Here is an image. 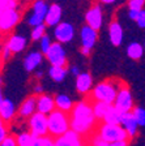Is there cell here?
<instances>
[{
  "instance_id": "6da1fadb",
  "label": "cell",
  "mask_w": 145,
  "mask_h": 146,
  "mask_svg": "<svg viewBox=\"0 0 145 146\" xmlns=\"http://www.w3.org/2000/svg\"><path fill=\"white\" fill-rule=\"evenodd\" d=\"M71 129L79 133L81 137L90 136L97 129V120L93 112V103L89 98L79 100L75 103V107L72 108L69 113Z\"/></svg>"
},
{
  "instance_id": "5b68a950",
  "label": "cell",
  "mask_w": 145,
  "mask_h": 146,
  "mask_svg": "<svg viewBox=\"0 0 145 146\" xmlns=\"http://www.w3.org/2000/svg\"><path fill=\"white\" fill-rule=\"evenodd\" d=\"M112 106L118 110L122 115H124V113H130V112L133 111V108H135L133 97H132V93H131V90H130V88H128L127 84H126L123 88L119 89L118 95H116V99H115V102H114Z\"/></svg>"
},
{
  "instance_id": "1f68e13d",
  "label": "cell",
  "mask_w": 145,
  "mask_h": 146,
  "mask_svg": "<svg viewBox=\"0 0 145 146\" xmlns=\"http://www.w3.org/2000/svg\"><path fill=\"white\" fill-rule=\"evenodd\" d=\"M17 0H5L1 7H0V17L4 15V13L9 12V11H13V9L17 8Z\"/></svg>"
},
{
  "instance_id": "d6a6232c",
  "label": "cell",
  "mask_w": 145,
  "mask_h": 146,
  "mask_svg": "<svg viewBox=\"0 0 145 146\" xmlns=\"http://www.w3.org/2000/svg\"><path fill=\"white\" fill-rule=\"evenodd\" d=\"M51 44H52L51 38H50V36L46 34L42 39L39 40V51L42 52L43 55H46L48 52V50H50V47H51Z\"/></svg>"
},
{
  "instance_id": "ffe728a7",
  "label": "cell",
  "mask_w": 145,
  "mask_h": 146,
  "mask_svg": "<svg viewBox=\"0 0 145 146\" xmlns=\"http://www.w3.org/2000/svg\"><path fill=\"white\" fill-rule=\"evenodd\" d=\"M26 44H27L26 38L24 35H18V34L9 36V39L5 43V46L12 51V54H18V52L24 51Z\"/></svg>"
},
{
  "instance_id": "f907efd6",
  "label": "cell",
  "mask_w": 145,
  "mask_h": 146,
  "mask_svg": "<svg viewBox=\"0 0 145 146\" xmlns=\"http://www.w3.org/2000/svg\"><path fill=\"white\" fill-rule=\"evenodd\" d=\"M81 146H89V145H88V143H86V142H84V143H82Z\"/></svg>"
},
{
  "instance_id": "7dc6e473",
  "label": "cell",
  "mask_w": 145,
  "mask_h": 146,
  "mask_svg": "<svg viewBox=\"0 0 145 146\" xmlns=\"http://www.w3.org/2000/svg\"><path fill=\"white\" fill-rule=\"evenodd\" d=\"M4 99H5V98L3 97V91H1V88H0V104L3 103V100H4Z\"/></svg>"
},
{
  "instance_id": "8d00e7d4",
  "label": "cell",
  "mask_w": 145,
  "mask_h": 146,
  "mask_svg": "<svg viewBox=\"0 0 145 146\" xmlns=\"http://www.w3.org/2000/svg\"><path fill=\"white\" fill-rule=\"evenodd\" d=\"M136 24L140 29H145V9L140 11L139 16H137V20H136Z\"/></svg>"
},
{
  "instance_id": "83f0119b",
  "label": "cell",
  "mask_w": 145,
  "mask_h": 146,
  "mask_svg": "<svg viewBox=\"0 0 145 146\" xmlns=\"http://www.w3.org/2000/svg\"><path fill=\"white\" fill-rule=\"evenodd\" d=\"M34 137L31 136L30 132H21L16 136V141H17L18 146H30L33 142Z\"/></svg>"
},
{
  "instance_id": "277c9868",
  "label": "cell",
  "mask_w": 145,
  "mask_h": 146,
  "mask_svg": "<svg viewBox=\"0 0 145 146\" xmlns=\"http://www.w3.org/2000/svg\"><path fill=\"white\" fill-rule=\"evenodd\" d=\"M96 133L106 142H120V141H130L127 132L124 131L122 125L116 124H106V123H100L97 127Z\"/></svg>"
},
{
  "instance_id": "d6986e66",
  "label": "cell",
  "mask_w": 145,
  "mask_h": 146,
  "mask_svg": "<svg viewBox=\"0 0 145 146\" xmlns=\"http://www.w3.org/2000/svg\"><path fill=\"white\" fill-rule=\"evenodd\" d=\"M120 125L124 128V131L127 132L130 140H133L137 134V131H139V125H137L136 120L133 117L132 112L130 113H124L123 117H122V123Z\"/></svg>"
},
{
  "instance_id": "ab89813d",
  "label": "cell",
  "mask_w": 145,
  "mask_h": 146,
  "mask_svg": "<svg viewBox=\"0 0 145 146\" xmlns=\"http://www.w3.org/2000/svg\"><path fill=\"white\" fill-rule=\"evenodd\" d=\"M33 91H34V94H35V95H41V94L43 93V86L41 85L39 82H38V84H37V85L34 86Z\"/></svg>"
},
{
  "instance_id": "d590c367",
  "label": "cell",
  "mask_w": 145,
  "mask_h": 146,
  "mask_svg": "<svg viewBox=\"0 0 145 146\" xmlns=\"http://www.w3.org/2000/svg\"><path fill=\"white\" fill-rule=\"evenodd\" d=\"M0 146H18V145H17V141H16V137L12 136V134H8L7 138L3 141V143Z\"/></svg>"
},
{
  "instance_id": "681fc988",
  "label": "cell",
  "mask_w": 145,
  "mask_h": 146,
  "mask_svg": "<svg viewBox=\"0 0 145 146\" xmlns=\"http://www.w3.org/2000/svg\"><path fill=\"white\" fill-rule=\"evenodd\" d=\"M4 1H5V0H0V7H1V4H3Z\"/></svg>"
},
{
  "instance_id": "cb8c5ba5",
  "label": "cell",
  "mask_w": 145,
  "mask_h": 146,
  "mask_svg": "<svg viewBox=\"0 0 145 146\" xmlns=\"http://www.w3.org/2000/svg\"><path fill=\"white\" fill-rule=\"evenodd\" d=\"M144 51H145V48H144V46H142L141 43L132 42V43H130L128 47H127V56L130 59H132V60L137 61L142 58Z\"/></svg>"
},
{
  "instance_id": "2e32d148",
  "label": "cell",
  "mask_w": 145,
  "mask_h": 146,
  "mask_svg": "<svg viewBox=\"0 0 145 146\" xmlns=\"http://www.w3.org/2000/svg\"><path fill=\"white\" fill-rule=\"evenodd\" d=\"M37 98L38 95L33 94V95H29L26 99L24 100L18 108V116L21 119H29L37 112Z\"/></svg>"
},
{
  "instance_id": "f35d334b",
  "label": "cell",
  "mask_w": 145,
  "mask_h": 146,
  "mask_svg": "<svg viewBox=\"0 0 145 146\" xmlns=\"http://www.w3.org/2000/svg\"><path fill=\"white\" fill-rule=\"evenodd\" d=\"M7 136H8L7 127H5V125H1V127H0V145H1V143H3V141L7 138Z\"/></svg>"
},
{
  "instance_id": "f1b7e54d",
  "label": "cell",
  "mask_w": 145,
  "mask_h": 146,
  "mask_svg": "<svg viewBox=\"0 0 145 146\" xmlns=\"http://www.w3.org/2000/svg\"><path fill=\"white\" fill-rule=\"evenodd\" d=\"M132 115L139 127H145V108L135 106V108H133V111H132Z\"/></svg>"
},
{
  "instance_id": "7bdbcfd3",
  "label": "cell",
  "mask_w": 145,
  "mask_h": 146,
  "mask_svg": "<svg viewBox=\"0 0 145 146\" xmlns=\"http://www.w3.org/2000/svg\"><path fill=\"white\" fill-rule=\"evenodd\" d=\"M71 72H72V74H73V76H76V77H77L80 73H81V72H80V68L77 67V65H72V68H71Z\"/></svg>"
},
{
  "instance_id": "836d02e7",
  "label": "cell",
  "mask_w": 145,
  "mask_h": 146,
  "mask_svg": "<svg viewBox=\"0 0 145 146\" xmlns=\"http://www.w3.org/2000/svg\"><path fill=\"white\" fill-rule=\"evenodd\" d=\"M145 7V0H128V9L131 11H142Z\"/></svg>"
},
{
  "instance_id": "ee69618b",
  "label": "cell",
  "mask_w": 145,
  "mask_h": 146,
  "mask_svg": "<svg viewBox=\"0 0 145 146\" xmlns=\"http://www.w3.org/2000/svg\"><path fill=\"white\" fill-rule=\"evenodd\" d=\"M80 52H81V55H84V56H89V55H90V52H92V50L85 48V47H81Z\"/></svg>"
},
{
  "instance_id": "30bf717a",
  "label": "cell",
  "mask_w": 145,
  "mask_h": 146,
  "mask_svg": "<svg viewBox=\"0 0 145 146\" xmlns=\"http://www.w3.org/2000/svg\"><path fill=\"white\" fill-rule=\"evenodd\" d=\"M85 22L88 26H90L94 30H100L102 27L103 22V12H102V7L100 4H94L89 8V11L85 13Z\"/></svg>"
},
{
  "instance_id": "8fae6325",
  "label": "cell",
  "mask_w": 145,
  "mask_h": 146,
  "mask_svg": "<svg viewBox=\"0 0 145 146\" xmlns=\"http://www.w3.org/2000/svg\"><path fill=\"white\" fill-rule=\"evenodd\" d=\"M20 20H21V13L18 12L17 9L4 13L0 17V31L1 33H9L20 22Z\"/></svg>"
},
{
  "instance_id": "ac0fdd59",
  "label": "cell",
  "mask_w": 145,
  "mask_h": 146,
  "mask_svg": "<svg viewBox=\"0 0 145 146\" xmlns=\"http://www.w3.org/2000/svg\"><path fill=\"white\" fill-rule=\"evenodd\" d=\"M43 56L45 55L41 51H31L25 56L24 59V68L26 72H34L37 68L39 67L43 61Z\"/></svg>"
},
{
  "instance_id": "74e56055",
  "label": "cell",
  "mask_w": 145,
  "mask_h": 146,
  "mask_svg": "<svg viewBox=\"0 0 145 146\" xmlns=\"http://www.w3.org/2000/svg\"><path fill=\"white\" fill-rule=\"evenodd\" d=\"M12 55H13L12 51H11V50H9L7 46H4V47H3V51L0 52V59H1L3 61H8L9 59H11V56H12Z\"/></svg>"
},
{
  "instance_id": "52a82bcc",
  "label": "cell",
  "mask_w": 145,
  "mask_h": 146,
  "mask_svg": "<svg viewBox=\"0 0 145 146\" xmlns=\"http://www.w3.org/2000/svg\"><path fill=\"white\" fill-rule=\"evenodd\" d=\"M51 67H67V52L64 46L59 42H52L48 52L45 55Z\"/></svg>"
},
{
  "instance_id": "b9f144b4",
  "label": "cell",
  "mask_w": 145,
  "mask_h": 146,
  "mask_svg": "<svg viewBox=\"0 0 145 146\" xmlns=\"http://www.w3.org/2000/svg\"><path fill=\"white\" fill-rule=\"evenodd\" d=\"M106 146H128V141H120V142H107Z\"/></svg>"
},
{
  "instance_id": "4fadbf2b",
  "label": "cell",
  "mask_w": 145,
  "mask_h": 146,
  "mask_svg": "<svg viewBox=\"0 0 145 146\" xmlns=\"http://www.w3.org/2000/svg\"><path fill=\"white\" fill-rule=\"evenodd\" d=\"M76 90L81 95H88L93 90V77L89 72H81L76 77Z\"/></svg>"
},
{
  "instance_id": "c3c4849f",
  "label": "cell",
  "mask_w": 145,
  "mask_h": 146,
  "mask_svg": "<svg viewBox=\"0 0 145 146\" xmlns=\"http://www.w3.org/2000/svg\"><path fill=\"white\" fill-rule=\"evenodd\" d=\"M1 125H4V121L1 120V117H0V127H1Z\"/></svg>"
},
{
  "instance_id": "f546056e",
  "label": "cell",
  "mask_w": 145,
  "mask_h": 146,
  "mask_svg": "<svg viewBox=\"0 0 145 146\" xmlns=\"http://www.w3.org/2000/svg\"><path fill=\"white\" fill-rule=\"evenodd\" d=\"M46 25L42 24L39 25V26H35L33 27V30H31V34H30V38L31 40H34V42H39L41 39H42L43 36L46 35Z\"/></svg>"
},
{
  "instance_id": "816d5d0a",
  "label": "cell",
  "mask_w": 145,
  "mask_h": 146,
  "mask_svg": "<svg viewBox=\"0 0 145 146\" xmlns=\"http://www.w3.org/2000/svg\"><path fill=\"white\" fill-rule=\"evenodd\" d=\"M144 48H145V42H144Z\"/></svg>"
},
{
  "instance_id": "bcb514c9",
  "label": "cell",
  "mask_w": 145,
  "mask_h": 146,
  "mask_svg": "<svg viewBox=\"0 0 145 146\" xmlns=\"http://www.w3.org/2000/svg\"><path fill=\"white\" fill-rule=\"evenodd\" d=\"M35 77H37V78H38V80H39V78H42V77H43V72H41V70H38V72L35 73Z\"/></svg>"
},
{
  "instance_id": "484cf974",
  "label": "cell",
  "mask_w": 145,
  "mask_h": 146,
  "mask_svg": "<svg viewBox=\"0 0 145 146\" xmlns=\"http://www.w3.org/2000/svg\"><path fill=\"white\" fill-rule=\"evenodd\" d=\"M67 74H68V69L67 67H51L48 69V76L52 81L55 82H61L65 80Z\"/></svg>"
},
{
  "instance_id": "f6af8a7d",
  "label": "cell",
  "mask_w": 145,
  "mask_h": 146,
  "mask_svg": "<svg viewBox=\"0 0 145 146\" xmlns=\"http://www.w3.org/2000/svg\"><path fill=\"white\" fill-rule=\"evenodd\" d=\"M98 1L102 4H114L116 0H98Z\"/></svg>"
},
{
  "instance_id": "5bb4252c",
  "label": "cell",
  "mask_w": 145,
  "mask_h": 146,
  "mask_svg": "<svg viewBox=\"0 0 145 146\" xmlns=\"http://www.w3.org/2000/svg\"><path fill=\"white\" fill-rule=\"evenodd\" d=\"M55 110H56V104H55L54 97L47 94L38 95V98H37V112L48 116L51 112H54Z\"/></svg>"
},
{
  "instance_id": "8992f818",
  "label": "cell",
  "mask_w": 145,
  "mask_h": 146,
  "mask_svg": "<svg viewBox=\"0 0 145 146\" xmlns=\"http://www.w3.org/2000/svg\"><path fill=\"white\" fill-rule=\"evenodd\" d=\"M27 125H29V132L34 138L38 137H46L48 136V123H47V116L43 113L35 112L27 120Z\"/></svg>"
},
{
  "instance_id": "603a6c76",
  "label": "cell",
  "mask_w": 145,
  "mask_h": 146,
  "mask_svg": "<svg viewBox=\"0 0 145 146\" xmlns=\"http://www.w3.org/2000/svg\"><path fill=\"white\" fill-rule=\"evenodd\" d=\"M55 104H56V110H60L65 113H71L72 108L75 107V102L72 98L67 94H57L55 95Z\"/></svg>"
},
{
  "instance_id": "9a60e30c",
  "label": "cell",
  "mask_w": 145,
  "mask_h": 146,
  "mask_svg": "<svg viewBox=\"0 0 145 146\" xmlns=\"http://www.w3.org/2000/svg\"><path fill=\"white\" fill-rule=\"evenodd\" d=\"M54 142L55 146H81L84 141H82V137L79 133L69 129L65 134L57 137V138H54Z\"/></svg>"
},
{
  "instance_id": "d4e9b609",
  "label": "cell",
  "mask_w": 145,
  "mask_h": 146,
  "mask_svg": "<svg viewBox=\"0 0 145 146\" xmlns=\"http://www.w3.org/2000/svg\"><path fill=\"white\" fill-rule=\"evenodd\" d=\"M111 106L112 104H107V103H103V102H93V112L98 121H101V123L103 121L106 113L109 112V110L111 108Z\"/></svg>"
},
{
  "instance_id": "44dd1931",
  "label": "cell",
  "mask_w": 145,
  "mask_h": 146,
  "mask_svg": "<svg viewBox=\"0 0 145 146\" xmlns=\"http://www.w3.org/2000/svg\"><path fill=\"white\" fill-rule=\"evenodd\" d=\"M109 36L112 46L118 47L123 42V27L118 21H112L109 26Z\"/></svg>"
},
{
  "instance_id": "7c38bea8",
  "label": "cell",
  "mask_w": 145,
  "mask_h": 146,
  "mask_svg": "<svg viewBox=\"0 0 145 146\" xmlns=\"http://www.w3.org/2000/svg\"><path fill=\"white\" fill-rule=\"evenodd\" d=\"M80 40H81V47L93 50L98 40V31L92 29L88 25H84L80 30Z\"/></svg>"
},
{
  "instance_id": "60d3db41",
  "label": "cell",
  "mask_w": 145,
  "mask_h": 146,
  "mask_svg": "<svg viewBox=\"0 0 145 146\" xmlns=\"http://www.w3.org/2000/svg\"><path fill=\"white\" fill-rule=\"evenodd\" d=\"M137 16H139V12H137V11H131V9H128V17H130L132 21H136Z\"/></svg>"
},
{
  "instance_id": "9c48e42d",
  "label": "cell",
  "mask_w": 145,
  "mask_h": 146,
  "mask_svg": "<svg viewBox=\"0 0 145 146\" xmlns=\"http://www.w3.org/2000/svg\"><path fill=\"white\" fill-rule=\"evenodd\" d=\"M54 36L55 42H59L61 44L69 43L75 38V26L69 22L61 21L60 24L54 27Z\"/></svg>"
},
{
  "instance_id": "7a4b0ae2",
  "label": "cell",
  "mask_w": 145,
  "mask_h": 146,
  "mask_svg": "<svg viewBox=\"0 0 145 146\" xmlns=\"http://www.w3.org/2000/svg\"><path fill=\"white\" fill-rule=\"evenodd\" d=\"M124 85H126V82L119 78L105 80L94 86L88 98L92 102H103L107 104H114L119 89L123 88Z\"/></svg>"
},
{
  "instance_id": "e575fe53",
  "label": "cell",
  "mask_w": 145,
  "mask_h": 146,
  "mask_svg": "<svg viewBox=\"0 0 145 146\" xmlns=\"http://www.w3.org/2000/svg\"><path fill=\"white\" fill-rule=\"evenodd\" d=\"M88 145L89 146H106V145H107V142H106V141H103L102 138H101V137L98 136L96 132H94L93 134H90V140H89Z\"/></svg>"
},
{
  "instance_id": "4dcf8cb0",
  "label": "cell",
  "mask_w": 145,
  "mask_h": 146,
  "mask_svg": "<svg viewBox=\"0 0 145 146\" xmlns=\"http://www.w3.org/2000/svg\"><path fill=\"white\" fill-rule=\"evenodd\" d=\"M30 146H55V142L54 138L50 136L38 137V138H33V142Z\"/></svg>"
},
{
  "instance_id": "7402d4cb",
  "label": "cell",
  "mask_w": 145,
  "mask_h": 146,
  "mask_svg": "<svg viewBox=\"0 0 145 146\" xmlns=\"http://www.w3.org/2000/svg\"><path fill=\"white\" fill-rule=\"evenodd\" d=\"M16 115V106L13 103V100L8 99H4L3 103L0 104V117L3 120L4 123H9L15 117Z\"/></svg>"
},
{
  "instance_id": "ba28073f",
  "label": "cell",
  "mask_w": 145,
  "mask_h": 146,
  "mask_svg": "<svg viewBox=\"0 0 145 146\" xmlns=\"http://www.w3.org/2000/svg\"><path fill=\"white\" fill-rule=\"evenodd\" d=\"M48 7L50 5H47V3L45 0H35L33 4V13H31L30 17L27 18V24L30 25L31 27H35L45 24Z\"/></svg>"
},
{
  "instance_id": "4316f807",
  "label": "cell",
  "mask_w": 145,
  "mask_h": 146,
  "mask_svg": "<svg viewBox=\"0 0 145 146\" xmlns=\"http://www.w3.org/2000/svg\"><path fill=\"white\" fill-rule=\"evenodd\" d=\"M122 117H123V115H122V113L119 112V111L115 108L114 106H111V108L109 110V112L106 113V116H105V119H103L102 123H106V124H116V125H120Z\"/></svg>"
},
{
  "instance_id": "e0dca14e",
  "label": "cell",
  "mask_w": 145,
  "mask_h": 146,
  "mask_svg": "<svg viewBox=\"0 0 145 146\" xmlns=\"http://www.w3.org/2000/svg\"><path fill=\"white\" fill-rule=\"evenodd\" d=\"M61 16H63V9L59 4L54 3L48 7L47 15H46L45 25L46 26H56L61 22Z\"/></svg>"
},
{
  "instance_id": "3957f363",
  "label": "cell",
  "mask_w": 145,
  "mask_h": 146,
  "mask_svg": "<svg viewBox=\"0 0 145 146\" xmlns=\"http://www.w3.org/2000/svg\"><path fill=\"white\" fill-rule=\"evenodd\" d=\"M48 123V136L52 138L65 134L71 129V121H69V113H65L60 110H55L47 116Z\"/></svg>"
}]
</instances>
